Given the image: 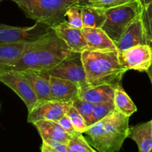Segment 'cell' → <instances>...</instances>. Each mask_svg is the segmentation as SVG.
Masks as SVG:
<instances>
[{
  "instance_id": "obj_1",
  "label": "cell",
  "mask_w": 152,
  "mask_h": 152,
  "mask_svg": "<svg viewBox=\"0 0 152 152\" xmlns=\"http://www.w3.org/2000/svg\"><path fill=\"white\" fill-rule=\"evenodd\" d=\"M129 117L116 108L107 117L88 126V142L98 152H117L129 134Z\"/></svg>"
},
{
  "instance_id": "obj_2",
  "label": "cell",
  "mask_w": 152,
  "mask_h": 152,
  "mask_svg": "<svg viewBox=\"0 0 152 152\" xmlns=\"http://www.w3.org/2000/svg\"><path fill=\"white\" fill-rule=\"evenodd\" d=\"M81 54L88 86L110 85L116 88L121 84L127 69L120 64L117 50H86Z\"/></svg>"
},
{
  "instance_id": "obj_3",
  "label": "cell",
  "mask_w": 152,
  "mask_h": 152,
  "mask_svg": "<svg viewBox=\"0 0 152 152\" xmlns=\"http://www.w3.org/2000/svg\"><path fill=\"white\" fill-rule=\"evenodd\" d=\"M18 5L25 16L51 28L65 20L68 7L75 4L74 0H10Z\"/></svg>"
},
{
  "instance_id": "obj_4",
  "label": "cell",
  "mask_w": 152,
  "mask_h": 152,
  "mask_svg": "<svg viewBox=\"0 0 152 152\" xmlns=\"http://www.w3.org/2000/svg\"><path fill=\"white\" fill-rule=\"evenodd\" d=\"M142 10L140 0H134L123 5L107 9L106 21L102 28L116 45L126 28L142 13Z\"/></svg>"
},
{
  "instance_id": "obj_5",
  "label": "cell",
  "mask_w": 152,
  "mask_h": 152,
  "mask_svg": "<svg viewBox=\"0 0 152 152\" xmlns=\"http://www.w3.org/2000/svg\"><path fill=\"white\" fill-rule=\"evenodd\" d=\"M37 51L40 71H45L54 68L67 57L71 50L53 28L37 41Z\"/></svg>"
},
{
  "instance_id": "obj_6",
  "label": "cell",
  "mask_w": 152,
  "mask_h": 152,
  "mask_svg": "<svg viewBox=\"0 0 152 152\" xmlns=\"http://www.w3.org/2000/svg\"><path fill=\"white\" fill-rule=\"evenodd\" d=\"M45 77L53 76L73 82L81 88L87 85L84 65L82 60V54L79 52L71 53L60 63L54 68L45 71H37Z\"/></svg>"
},
{
  "instance_id": "obj_7",
  "label": "cell",
  "mask_w": 152,
  "mask_h": 152,
  "mask_svg": "<svg viewBox=\"0 0 152 152\" xmlns=\"http://www.w3.org/2000/svg\"><path fill=\"white\" fill-rule=\"evenodd\" d=\"M51 28L36 22L31 27H15L0 23V44L15 42H35Z\"/></svg>"
},
{
  "instance_id": "obj_8",
  "label": "cell",
  "mask_w": 152,
  "mask_h": 152,
  "mask_svg": "<svg viewBox=\"0 0 152 152\" xmlns=\"http://www.w3.org/2000/svg\"><path fill=\"white\" fill-rule=\"evenodd\" d=\"M0 82L13 90L26 105L28 112L31 111L38 102V99L32 86L21 72H0Z\"/></svg>"
},
{
  "instance_id": "obj_9",
  "label": "cell",
  "mask_w": 152,
  "mask_h": 152,
  "mask_svg": "<svg viewBox=\"0 0 152 152\" xmlns=\"http://www.w3.org/2000/svg\"><path fill=\"white\" fill-rule=\"evenodd\" d=\"M118 57L127 71L146 72L152 63V48L149 45H140L118 51Z\"/></svg>"
},
{
  "instance_id": "obj_10",
  "label": "cell",
  "mask_w": 152,
  "mask_h": 152,
  "mask_svg": "<svg viewBox=\"0 0 152 152\" xmlns=\"http://www.w3.org/2000/svg\"><path fill=\"white\" fill-rule=\"evenodd\" d=\"M71 102H62L55 100L39 102L33 110L28 112V122L34 123L39 120L57 121L66 114Z\"/></svg>"
},
{
  "instance_id": "obj_11",
  "label": "cell",
  "mask_w": 152,
  "mask_h": 152,
  "mask_svg": "<svg viewBox=\"0 0 152 152\" xmlns=\"http://www.w3.org/2000/svg\"><path fill=\"white\" fill-rule=\"evenodd\" d=\"M140 45H148L142 20V13L137 16L126 28L116 46L118 51H122Z\"/></svg>"
},
{
  "instance_id": "obj_12",
  "label": "cell",
  "mask_w": 152,
  "mask_h": 152,
  "mask_svg": "<svg viewBox=\"0 0 152 152\" xmlns=\"http://www.w3.org/2000/svg\"><path fill=\"white\" fill-rule=\"evenodd\" d=\"M53 28L56 34L65 42L71 51L82 53L88 50L87 42L82 30L83 28L80 29L71 26L66 19L55 25Z\"/></svg>"
},
{
  "instance_id": "obj_13",
  "label": "cell",
  "mask_w": 152,
  "mask_h": 152,
  "mask_svg": "<svg viewBox=\"0 0 152 152\" xmlns=\"http://www.w3.org/2000/svg\"><path fill=\"white\" fill-rule=\"evenodd\" d=\"M45 77L50 83L51 100L72 103L78 97L79 87L74 83L53 76Z\"/></svg>"
},
{
  "instance_id": "obj_14",
  "label": "cell",
  "mask_w": 152,
  "mask_h": 152,
  "mask_svg": "<svg viewBox=\"0 0 152 152\" xmlns=\"http://www.w3.org/2000/svg\"><path fill=\"white\" fill-rule=\"evenodd\" d=\"M40 71L39 60L37 51V41L34 45L25 52L20 57L8 64H0V72L2 71Z\"/></svg>"
},
{
  "instance_id": "obj_15",
  "label": "cell",
  "mask_w": 152,
  "mask_h": 152,
  "mask_svg": "<svg viewBox=\"0 0 152 152\" xmlns=\"http://www.w3.org/2000/svg\"><path fill=\"white\" fill-rule=\"evenodd\" d=\"M82 30L87 42L88 50H117L116 45L102 28H83Z\"/></svg>"
},
{
  "instance_id": "obj_16",
  "label": "cell",
  "mask_w": 152,
  "mask_h": 152,
  "mask_svg": "<svg viewBox=\"0 0 152 152\" xmlns=\"http://www.w3.org/2000/svg\"><path fill=\"white\" fill-rule=\"evenodd\" d=\"M115 88L110 85L91 86L88 85L79 88L78 97L97 104L105 102H114Z\"/></svg>"
},
{
  "instance_id": "obj_17",
  "label": "cell",
  "mask_w": 152,
  "mask_h": 152,
  "mask_svg": "<svg viewBox=\"0 0 152 152\" xmlns=\"http://www.w3.org/2000/svg\"><path fill=\"white\" fill-rule=\"evenodd\" d=\"M38 131L42 140H51L68 144L71 136L57 122L51 120H39L33 123Z\"/></svg>"
},
{
  "instance_id": "obj_18",
  "label": "cell",
  "mask_w": 152,
  "mask_h": 152,
  "mask_svg": "<svg viewBox=\"0 0 152 152\" xmlns=\"http://www.w3.org/2000/svg\"><path fill=\"white\" fill-rule=\"evenodd\" d=\"M138 146L139 152H148L152 148L151 120L130 128L129 137Z\"/></svg>"
},
{
  "instance_id": "obj_19",
  "label": "cell",
  "mask_w": 152,
  "mask_h": 152,
  "mask_svg": "<svg viewBox=\"0 0 152 152\" xmlns=\"http://www.w3.org/2000/svg\"><path fill=\"white\" fill-rule=\"evenodd\" d=\"M21 73L32 86L34 92L37 94L38 102L51 100L50 86L47 77L35 71H26Z\"/></svg>"
},
{
  "instance_id": "obj_20",
  "label": "cell",
  "mask_w": 152,
  "mask_h": 152,
  "mask_svg": "<svg viewBox=\"0 0 152 152\" xmlns=\"http://www.w3.org/2000/svg\"><path fill=\"white\" fill-rule=\"evenodd\" d=\"M79 7L81 10L83 28H102L106 21L105 9L91 4Z\"/></svg>"
},
{
  "instance_id": "obj_21",
  "label": "cell",
  "mask_w": 152,
  "mask_h": 152,
  "mask_svg": "<svg viewBox=\"0 0 152 152\" xmlns=\"http://www.w3.org/2000/svg\"><path fill=\"white\" fill-rule=\"evenodd\" d=\"M35 42H15L0 44V64H8L20 57Z\"/></svg>"
},
{
  "instance_id": "obj_22",
  "label": "cell",
  "mask_w": 152,
  "mask_h": 152,
  "mask_svg": "<svg viewBox=\"0 0 152 152\" xmlns=\"http://www.w3.org/2000/svg\"><path fill=\"white\" fill-rule=\"evenodd\" d=\"M114 102L116 108L122 114L129 117L137 111V106L127 94L122 86V84L119 85L115 88Z\"/></svg>"
},
{
  "instance_id": "obj_23",
  "label": "cell",
  "mask_w": 152,
  "mask_h": 152,
  "mask_svg": "<svg viewBox=\"0 0 152 152\" xmlns=\"http://www.w3.org/2000/svg\"><path fill=\"white\" fill-rule=\"evenodd\" d=\"M68 152H98L91 146L83 134L75 132L67 144Z\"/></svg>"
},
{
  "instance_id": "obj_24",
  "label": "cell",
  "mask_w": 152,
  "mask_h": 152,
  "mask_svg": "<svg viewBox=\"0 0 152 152\" xmlns=\"http://www.w3.org/2000/svg\"><path fill=\"white\" fill-rule=\"evenodd\" d=\"M115 109L116 106L114 102H105L95 104L91 115L87 123L88 126H91L99 122V120H102Z\"/></svg>"
},
{
  "instance_id": "obj_25",
  "label": "cell",
  "mask_w": 152,
  "mask_h": 152,
  "mask_svg": "<svg viewBox=\"0 0 152 152\" xmlns=\"http://www.w3.org/2000/svg\"><path fill=\"white\" fill-rule=\"evenodd\" d=\"M66 115L71 120V123L74 126V129L76 132L80 133H85L87 129L88 128L86 120L83 118L80 112L77 110V108L71 104V106L68 109L66 112Z\"/></svg>"
},
{
  "instance_id": "obj_26",
  "label": "cell",
  "mask_w": 152,
  "mask_h": 152,
  "mask_svg": "<svg viewBox=\"0 0 152 152\" xmlns=\"http://www.w3.org/2000/svg\"><path fill=\"white\" fill-rule=\"evenodd\" d=\"M65 19L71 26L76 28H83L81 10L79 6L72 5L68 7L65 13Z\"/></svg>"
},
{
  "instance_id": "obj_27",
  "label": "cell",
  "mask_w": 152,
  "mask_h": 152,
  "mask_svg": "<svg viewBox=\"0 0 152 152\" xmlns=\"http://www.w3.org/2000/svg\"><path fill=\"white\" fill-rule=\"evenodd\" d=\"M72 105L81 114V115L83 116V118L86 120V123H87L91 115V113L93 111L94 108L95 104L77 97V99L73 101Z\"/></svg>"
},
{
  "instance_id": "obj_28",
  "label": "cell",
  "mask_w": 152,
  "mask_h": 152,
  "mask_svg": "<svg viewBox=\"0 0 152 152\" xmlns=\"http://www.w3.org/2000/svg\"><path fill=\"white\" fill-rule=\"evenodd\" d=\"M142 20L148 45L152 48V1L142 10Z\"/></svg>"
},
{
  "instance_id": "obj_29",
  "label": "cell",
  "mask_w": 152,
  "mask_h": 152,
  "mask_svg": "<svg viewBox=\"0 0 152 152\" xmlns=\"http://www.w3.org/2000/svg\"><path fill=\"white\" fill-rule=\"evenodd\" d=\"M133 1L134 0H95L90 4L107 10V9L111 8V7H118V6L128 4Z\"/></svg>"
},
{
  "instance_id": "obj_30",
  "label": "cell",
  "mask_w": 152,
  "mask_h": 152,
  "mask_svg": "<svg viewBox=\"0 0 152 152\" xmlns=\"http://www.w3.org/2000/svg\"><path fill=\"white\" fill-rule=\"evenodd\" d=\"M42 142L48 145L53 151L55 152H68L66 144L62 142H58V141L51 140H42Z\"/></svg>"
},
{
  "instance_id": "obj_31",
  "label": "cell",
  "mask_w": 152,
  "mask_h": 152,
  "mask_svg": "<svg viewBox=\"0 0 152 152\" xmlns=\"http://www.w3.org/2000/svg\"><path fill=\"white\" fill-rule=\"evenodd\" d=\"M56 122L71 135H73L75 132H77L75 129H74V126L71 123V120H70V119L68 118L66 114L65 116H63L61 119H59V120H57Z\"/></svg>"
},
{
  "instance_id": "obj_32",
  "label": "cell",
  "mask_w": 152,
  "mask_h": 152,
  "mask_svg": "<svg viewBox=\"0 0 152 152\" xmlns=\"http://www.w3.org/2000/svg\"><path fill=\"white\" fill-rule=\"evenodd\" d=\"M94 1H95V0H74V1H75V5L77 6H83L90 4Z\"/></svg>"
},
{
  "instance_id": "obj_33",
  "label": "cell",
  "mask_w": 152,
  "mask_h": 152,
  "mask_svg": "<svg viewBox=\"0 0 152 152\" xmlns=\"http://www.w3.org/2000/svg\"><path fill=\"white\" fill-rule=\"evenodd\" d=\"M41 152H55L54 151L51 149L50 147L48 145H46L45 143L42 142V145L41 147Z\"/></svg>"
},
{
  "instance_id": "obj_34",
  "label": "cell",
  "mask_w": 152,
  "mask_h": 152,
  "mask_svg": "<svg viewBox=\"0 0 152 152\" xmlns=\"http://www.w3.org/2000/svg\"><path fill=\"white\" fill-rule=\"evenodd\" d=\"M140 1H141V4H142V7H143L144 9L151 2L152 0H140Z\"/></svg>"
},
{
  "instance_id": "obj_35",
  "label": "cell",
  "mask_w": 152,
  "mask_h": 152,
  "mask_svg": "<svg viewBox=\"0 0 152 152\" xmlns=\"http://www.w3.org/2000/svg\"><path fill=\"white\" fill-rule=\"evenodd\" d=\"M146 73H147V74H148V77H149L150 81H151V86H152V63H151V66H150V68H148V71H146Z\"/></svg>"
},
{
  "instance_id": "obj_36",
  "label": "cell",
  "mask_w": 152,
  "mask_h": 152,
  "mask_svg": "<svg viewBox=\"0 0 152 152\" xmlns=\"http://www.w3.org/2000/svg\"><path fill=\"white\" fill-rule=\"evenodd\" d=\"M148 152H152V148H151V150H150V151H148Z\"/></svg>"
},
{
  "instance_id": "obj_37",
  "label": "cell",
  "mask_w": 152,
  "mask_h": 152,
  "mask_svg": "<svg viewBox=\"0 0 152 152\" xmlns=\"http://www.w3.org/2000/svg\"><path fill=\"white\" fill-rule=\"evenodd\" d=\"M3 1V0H0V2H1V1Z\"/></svg>"
},
{
  "instance_id": "obj_38",
  "label": "cell",
  "mask_w": 152,
  "mask_h": 152,
  "mask_svg": "<svg viewBox=\"0 0 152 152\" xmlns=\"http://www.w3.org/2000/svg\"><path fill=\"white\" fill-rule=\"evenodd\" d=\"M151 127H152V120H151Z\"/></svg>"
}]
</instances>
